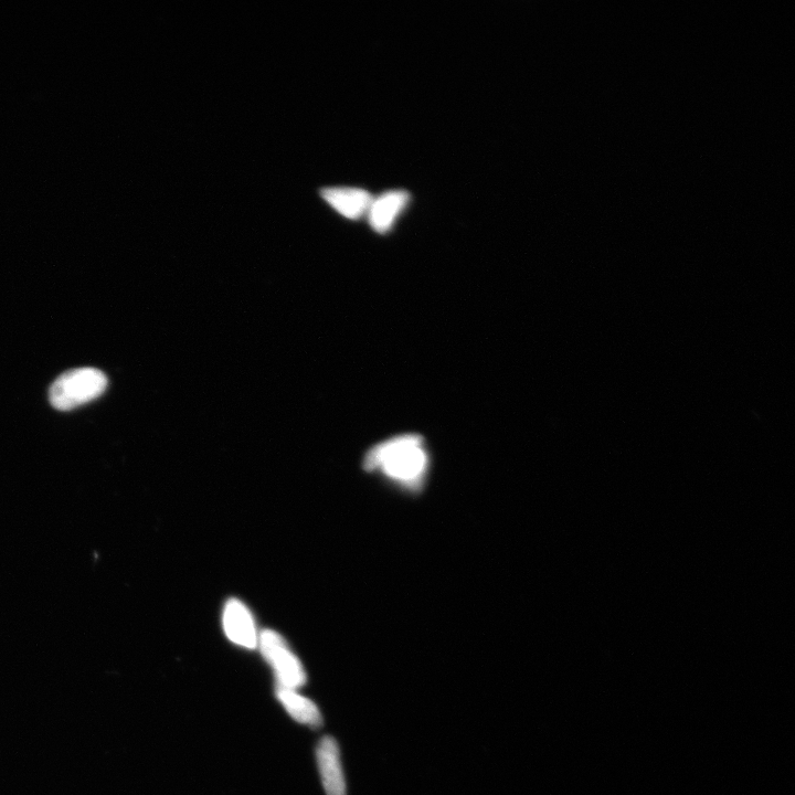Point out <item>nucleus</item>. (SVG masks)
Returning a JSON list of instances; mask_svg holds the SVG:
<instances>
[{
    "label": "nucleus",
    "mask_w": 795,
    "mask_h": 795,
    "mask_svg": "<svg viewBox=\"0 0 795 795\" xmlns=\"http://www.w3.org/2000/svg\"><path fill=\"white\" fill-rule=\"evenodd\" d=\"M429 455L423 439L405 434L376 445L365 458L364 468L379 472L409 491H418L429 471Z\"/></svg>",
    "instance_id": "nucleus-1"
},
{
    "label": "nucleus",
    "mask_w": 795,
    "mask_h": 795,
    "mask_svg": "<svg viewBox=\"0 0 795 795\" xmlns=\"http://www.w3.org/2000/svg\"><path fill=\"white\" fill-rule=\"evenodd\" d=\"M108 387V378L101 370L79 368L61 375L50 388L53 408L70 411L99 398Z\"/></svg>",
    "instance_id": "nucleus-2"
},
{
    "label": "nucleus",
    "mask_w": 795,
    "mask_h": 795,
    "mask_svg": "<svg viewBox=\"0 0 795 795\" xmlns=\"http://www.w3.org/2000/svg\"><path fill=\"white\" fill-rule=\"evenodd\" d=\"M260 648L277 676V686L296 691L305 684L306 674L301 662L277 632H262Z\"/></svg>",
    "instance_id": "nucleus-3"
},
{
    "label": "nucleus",
    "mask_w": 795,
    "mask_h": 795,
    "mask_svg": "<svg viewBox=\"0 0 795 795\" xmlns=\"http://www.w3.org/2000/svg\"><path fill=\"white\" fill-rule=\"evenodd\" d=\"M318 769L327 795H346L341 750L332 737H324L316 750Z\"/></svg>",
    "instance_id": "nucleus-4"
},
{
    "label": "nucleus",
    "mask_w": 795,
    "mask_h": 795,
    "mask_svg": "<svg viewBox=\"0 0 795 795\" xmlns=\"http://www.w3.org/2000/svg\"><path fill=\"white\" fill-rule=\"evenodd\" d=\"M322 197L339 215L351 220L367 215L374 199L366 190L352 187L326 188Z\"/></svg>",
    "instance_id": "nucleus-5"
},
{
    "label": "nucleus",
    "mask_w": 795,
    "mask_h": 795,
    "mask_svg": "<svg viewBox=\"0 0 795 795\" xmlns=\"http://www.w3.org/2000/svg\"><path fill=\"white\" fill-rule=\"evenodd\" d=\"M224 625L228 638L243 648L254 649L258 644L256 625L245 604L230 600L224 613Z\"/></svg>",
    "instance_id": "nucleus-6"
},
{
    "label": "nucleus",
    "mask_w": 795,
    "mask_h": 795,
    "mask_svg": "<svg viewBox=\"0 0 795 795\" xmlns=\"http://www.w3.org/2000/svg\"><path fill=\"white\" fill-rule=\"evenodd\" d=\"M409 198L406 192L392 190L373 199L367 214L370 226L379 233L388 232L407 207Z\"/></svg>",
    "instance_id": "nucleus-7"
},
{
    "label": "nucleus",
    "mask_w": 795,
    "mask_h": 795,
    "mask_svg": "<svg viewBox=\"0 0 795 795\" xmlns=\"http://www.w3.org/2000/svg\"><path fill=\"white\" fill-rule=\"evenodd\" d=\"M277 697L286 712H288L296 722L315 729L322 727V714L311 699L301 696L298 692L293 691V689L280 686H277Z\"/></svg>",
    "instance_id": "nucleus-8"
}]
</instances>
